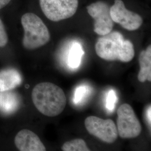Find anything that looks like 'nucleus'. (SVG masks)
I'll return each instance as SVG.
<instances>
[{"instance_id":"1","label":"nucleus","mask_w":151,"mask_h":151,"mask_svg":"<svg viewBox=\"0 0 151 151\" xmlns=\"http://www.w3.org/2000/svg\"><path fill=\"white\" fill-rule=\"evenodd\" d=\"M32 102L40 113L54 117L65 109L67 99L63 90L50 82H42L32 90Z\"/></svg>"},{"instance_id":"2","label":"nucleus","mask_w":151,"mask_h":151,"mask_svg":"<svg viewBox=\"0 0 151 151\" xmlns=\"http://www.w3.org/2000/svg\"><path fill=\"white\" fill-rule=\"evenodd\" d=\"M97 55L108 61L120 60L129 62L135 55L133 43L124 39L123 35L118 32H111L99 38L95 44Z\"/></svg>"},{"instance_id":"3","label":"nucleus","mask_w":151,"mask_h":151,"mask_svg":"<svg viewBox=\"0 0 151 151\" xmlns=\"http://www.w3.org/2000/svg\"><path fill=\"white\" fill-rule=\"evenodd\" d=\"M21 22L24 31L22 45L25 48H39L49 42L50 35L48 29L36 14L31 12L24 14Z\"/></svg>"},{"instance_id":"4","label":"nucleus","mask_w":151,"mask_h":151,"mask_svg":"<svg viewBox=\"0 0 151 151\" xmlns=\"http://www.w3.org/2000/svg\"><path fill=\"white\" fill-rule=\"evenodd\" d=\"M44 14L52 22L70 18L77 10L78 0H39Z\"/></svg>"},{"instance_id":"5","label":"nucleus","mask_w":151,"mask_h":151,"mask_svg":"<svg viewBox=\"0 0 151 151\" xmlns=\"http://www.w3.org/2000/svg\"><path fill=\"white\" fill-rule=\"evenodd\" d=\"M117 130L123 139L134 138L140 135L142 127L135 112L128 104H123L117 111Z\"/></svg>"},{"instance_id":"6","label":"nucleus","mask_w":151,"mask_h":151,"mask_svg":"<svg viewBox=\"0 0 151 151\" xmlns=\"http://www.w3.org/2000/svg\"><path fill=\"white\" fill-rule=\"evenodd\" d=\"M85 125L90 134L105 143H113L118 138L117 128L111 119L90 116L85 119Z\"/></svg>"},{"instance_id":"7","label":"nucleus","mask_w":151,"mask_h":151,"mask_svg":"<svg viewBox=\"0 0 151 151\" xmlns=\"http://www.w3.org/2000/svg\"><path fill=\"white\" fill-rule=\"evenodd\" d=\"M110 7L102 1L92 3L87 6L88 14L94 20V32L103 36L111 32L114 27V22L110 16Z\"/></svg>"},{"instance_id":"8","label":"nucleus","mask_w":151,"mask_h":151,"mask_svg":"<svg viewBox=\"0 0 151 151\" xmlns=\"http://www.w3.org/2000/svg\"><path fill=\"white\" fill-rule=\"evenodd\" d=\"M110 13L114 22L119 24L123 28L129 31L138 29L143 22L139 15L125 7L122 0H115L113 5L110 8Z\"/></svg>"},{"instance_id":"9","label":"nucleus","mask_w":151,"mask_h":151,"mask_svg":"<svg viewBox=\"0 0 151 151\" xmlns=\"http://www.w3.org/2000/svg\"><path fill=\"white\" fill-rule=\"evenodd\" d=\"M15 144L19 151H46L38 135L30 130H20L15 138Z\"/></svg>"},{"instance_id":"10","label":"nucleus","mask_w":151,"mask_h":151,"mask_svg":"<svg viewBox=\"0 0 151 151\" xmlns=\"http://www.w3.org/2000/svg\"><path fill=\"white\" fill-rule=\"evenodd\" d=\"M22 76L14 69H7L0 72V92L10 91L22 83Z\"/></svg>"},{"instance_id":"11","label":"nucleus","mask_w":151,"mask_h":151,"mask_svg":"<svg viewBox=\"0 0 151 151\" xmlns=\"http://www.w3.org/2000/svg\"><path fill=\"white\" fill-rule=\"evenodd\" d=\"M140 70L138 79L140 82L151 81V46L150 45L146 50H142L139 59Z\"/></svg>"},{"instance_id":"12","label":"nucleus","mask_w":151,"mask_h":151,"mask_svg":"<svg viewBox=\"0 0 151 151\" xmlns=\"http://www.w3.org/2000/svg\"><path fill=\"white\" fill-rule=\"evenodd\" d=\"M19 99L14 92L6 91L0 92V110L6 114L14 112L18 108Z\"/></svg>"},{"instance_id":"13","label":"nucleus","mask_w":151,"mask_h":151,"mask_svg":"<svg viewBox=\"0 0 151 151\" xmlns=\"http://www.w3.org/2000/svg\"><path fill=\"white\" fill-rule=\"evenodd\" d=\"M84 54L81 44L77 42L73 43L71 46L68 58V63L71 68H77L81 63L82 55Z\"/></svg>"},{"instance_id":"14","label":"nucleus","mask_w":151,"mask_h":151,"mask_svg":"<svg viewBox=\"0 0 151 151\" xmlns=\"http://www.w3.org/2000/svg\"><path fill=\"white\" fill-rule=\"evenodd\" d=\"M63 151H90L85 141L82 139H76L65 142L62 147Z\"/></svg>"},{"instance_id":"15","label":"nucleus","mask_w":151,"mask_h":151,"mask_svg":"<svg viewBox=\"0 0 151 151\" xmlns=\"http://www.w3.org/2000/svg\"><path fill=\"white\" fill-rule=\"evenodd\" d=\"M117 101V96L115 92L113 90L108 92L106 97V108L109 110L113 111Z\"/></svg>"},{"instance_id":"16","label":"nucleus","mask_w":151,"mask_h":151,"mask_svg":"<svg viewBox=\"0 0 151 151\" xmlns=\"http://www.w3.org/2000/svg\"><path fill=\"white\" fill-rule=\"evenodd\" d=\"M8 42V37L3 22L0 19V47H4Z\"/></svg>"},{"instance_id":"17","label":"nucleus","mask_w":151,"mask_h":151,"mask_svg":"<svg viewBox=\"0 0 151 151\" xmlns=\"http://www.w3.org/2000/svg\"><path fill=\"white\" fill-rule=\"evenodd\" d=\"M87 92L86 87L81 86L77 88L75 93L74 97V102L78 103L84 97Z\"/></svg>"},{"instance_id":"18","label":"nucleus","mask_w":151,"mask_h":151,"mask_svg":"<svg viewBox=\"0 0 151 151\" xmlns=\"http://www.w3.org/2000/svg\"><path fill=\"white\" fill-rule=\"evenodd\" d=\"M11 0H0V10L7 5Z\"/></svg>"},{"instance_id":"19","label":"nucleus","mask_w":151,"mask_h":151,"mask_svg":"<svg viewBox=\"0 0 151 151\" xmlns=\"http://www.w3.org/2000/svg\"><path fill=\"white\" fill-rule=\"evenodd\" d=\"M151 106H150V108L148 109V112H147V118L148 122H150V124L151 125Z\"/></svg>"}]
</instances>
